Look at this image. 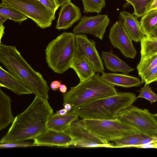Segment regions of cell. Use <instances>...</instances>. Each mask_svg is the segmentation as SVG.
I'll return each mask as SVG.
<instances>
[{"mask_svg": "<svg viewBox=\"0 0 157 157\" xmlns=\"http://www.w3.org/2000/svg\"><path fill=\"white\" fill-rule=\"evenodd\" d=\"M134 93L117 92L115 95L96 100L71 111L83 119H117L119 113L136 100Z\"/></svg>", "mask_w": 157, "mask_h": 157, "instance_id": "3957f363", "label": "cell"}, {"mask_svg": "<svg viewBox=\"0 0 157 157\" xmlns=\"http://www.w3.org/2000/svg\"><path fill=\"white\" fill-rule=\"evenodd\" d=\"M101 57L104 61L105 67L110 71L128 74L134 70L117 56L110 52L102 51L101 52Z\"/></svg>", "mask_w": 157, "mask_h": 157, "instance_id": "ac0fdd59", "label": "cell"}, {"mask_svg": "<svg viewBox=\"0 0 157 157\" xmlns=\"http://www.w3.org/2000/svg\"><path fill=\"white\" fill-rule=\"evenodd\" d=\"M140 22L145 35H152L157 27V10H153L145 13L141 17Z\"/></svg>", "mask_w": 157, "mask_h": 157, "instance_id": "603a6c76", "label": "cell"}, {"mask_svg": "<svg viewBox=\"0 0 157 157\" xmlns=\"http://www.w3.org/2000/svg\"><path fill=\"white\" fill-rule=\"evenodd\" d=\"M10 97L0 89V130L6 128L14 117L11 110Z\"/></svg>", "mask_w": 157, "mask_h": 157, "instance_id": "44dd1931", "label": "cell"}, {"mask_svg": "<svg viewBox=\"0 0 157 157\" xmlns=\"http://www.w3.org/2000/svg\"><path fill=\"white\" fill-rule=\"evenodd\" d=\"M63 107L68 112L70 111L71 110L72 108L71 105L69 103H67L64 105Z\"/></svg>", "mask_w": 157, "mask_h": 157, "instance_id": "f35d334b", "label": "cell"}, {"mask_svg": "<svg viewBox=\"0 0 157 157\" xmlns=\"http://www.w3.org/2000/svg\"><path fill=\"white\" fill-rule=\"evenodd\" d=\"M0 62L36 96L48 98L50 88L47 82L28 63L15 46L0 43Z\"/></svg>", "mask_w": 157, "mask_h": 157, "instance_id": "7a4b0ae2", "label": "cell"}, {"mask_svg": "<svg viewBox=\"0 0 157 157\" xmlns=\"http://www.w3.org/2000/svg\"></svg>", "mask_w": 157, "mask_h": 157, "instance_id": "bcb514c9", "label": "cell"}, {"mask_svg": "<svg viewBox=\"0 0 157 157\" xmlns=\"http://www.w3.org/2000/svg\"><path fill=\"white\" fill-rule=\"evenodd\" d=\"M127 3L124 7L131 5L134 9L133 14L137 18L141 17L154 0H124Z\"/></svg>", "mask_w": 157, "mask_h": 157, "instance_id": "cb8c5ba5", "label": "cell"}, {"mask_svg": "<svg viewBox=\"0 0 157 157\" xmlns=\"http://www.w3.org/2000/svg\"><path fill=\"white\" fill-rule=\"evenodd\" d=\"M109 37L113 46L119 49L125 57L132 59L135 57L136 50L122 21H117L113 24L110 29Z\"/></svg>", "mask_w": 157, "mask_h": 157, "instance_id": "30bf717a", "label": "cell"}, {"mask_svg": "<svg viewBox=\"0 0 157 157\" xmlns=\"http://www.w3.org/2000/svg\"><path fill=\"white\" fill-rule=\"evenodd\" d=\"M157 80V66L147 74L142 81L145 84H150Z\"/></svg>", "mask_w": 157, "mask_h": 157, "instance_id": "4dcf8cb0", "label": "cell"}, {"mask_svg": "<svg viewBox=\"0 0 157 157\" xmlns=\"http://www.w3.org/2000/svg\"><path fill=\"white\" fill-rule=\"evenodd\" d=\"M62 84L61 82L59 80H54L51 82L50 84L51 89L53 91H56Z\"/></svg>", "mask_w": 157, "mask_h": 157, "instance_id": "836d02e7", "label": "cell"}, {"mask_svg": "<svg viewBox=\"0 0 157 157\" xmlns=\"http://www.w3.org/2000/svg\"><path fill=\"white\" fill-rule=\"evenodd\" d=\"M86 127L99 138L109 142L126 136L141 134L136 128L118 119L109 120L83 119Z\"/></svg>", "mask_w": 157, "mask_h": 157, "instance_id": "8992f818", "label": "cell"}, {"mask_svg": "<svg viewBox=\"0 0 157 157\" xmlns=\"http://www.w3.org/2000/svg\"><path fill=\"white\" fill-rule=\"evenodd\" d=\"M154 10H157V0L153 1L146 10L145 13Z\"/></svg>", "mask_w": 157, "mask_h": 157, "instance_id": "d590c367", "label": "cell"}, {"mask_svg": "<svg viewBox=\"0 0 157 157\" xmlns=\"http://www.w3.org/2000/svg\"><path fill=\"white\" fill-rule=\"evenodd\" d=\"M118 119L137 129L141 134L157 137V122L154 115L147 109L132 105L118 113Z\"/></svg>", "mask_w": 157, "mask_h": 157, "instance_id": "ba28073f", "label": "cell"}, {"mask_svg": "<svg viewBox=\"0 0 157 157\" xmlns=\"http://www.w3.org/2000/svg\"><path fill=\"white\" fill-rule=\"evenodd\" d=\"M149 85L150 84H145L143 87L140 88V90L139 91L140 94L136 98L145 99L151 103H152L157 101V94L152 90Z\"/></svg>", "mask_w": 157, "mask_h": 157, "instance_id": "f1b7e54d", "label": "cell"}, {"mask_svg": "<svg viewBox=\"0 0 157 157\" xmlns=\"http://www.w3.org/2000/svg\"><path fill=\"white\" fill-rule=\"evenodd\" d=\"M110 21L109 18L106 14H98L94 16H84L73 31L76 34L86 33L101 40Z\"/></svg>", "mask_w": 157, "mask_h": 157, "instance_id": "8fae6325", "label": "cell"}, {"mask_svg": "<svg viewBox=\"0 0 157 157\" xmlns=\"http://www.w3.org/2000/svg\"><path fill=\"white\" fill-rule=\"evenodd\" d=\"M77 47L76 34L64 32L50 41L45 50V58L54 72L63 74L70 68Z\"/></svg>", "mask_w": 157, "mask_h": 157, "instance_id": "5b68a950", "label": "cell"}, {"mask_svg": "<svg viewBox=\"0 0 157 157\" xmlns=\"http://www.w3.org/2000/svg\"><path fill=\"white\" fill-rule=\"evenodd\" d=\"M154 117L155 119L156 120V121L157 122V113L154 114Z\"/></svg>", "mask_w": 157, "mask_h": 157, "instance_id": "ee69618b", "label": "cell"}, {"mask_svg": "<svg viewBox=\"0 0 157 157\" xmlns=\"http://www.w3.org/2000/svg\"><path fill=\"white\" fill-rule=\"evenodd\" d=\"M101 77L104 81L109 84L123 87L138 86L143 83L139 78L123 73L104 72Z\"/></svg>", "mask_w": 157, "mask_h": 157, "instance_id": "2e32d148", "label": "cell"}, {"mask_svg": "<svg viewBox=\"0 0 157 157\" xmlns=\"http://www.w3.org/2000/svg\"><path fill=\"white\" fill-rule=\"evenodd\" d=\"M78 117L71 111L64 115L53 113L48 119L47 128L58 131H65L72 122L78 120Z\"/></svg>", "mask_w": 157, "mask_h": 157, "instance_id": "d6986e66", "label": "cell"}, {"mask_svg": "<svg viewBox=\"0 0 157 157\" xmlns=\"http://www.w3.org/2000/svg\"><path fill=\"white\" fill-rule=\"evenodd\" d=\"M51 11L55 13L60 6L56 0H38Z\"/></svg>", "mask_w": 157, "mask_h": 157, "instance_id": "1f68e13d", "label": "cell"}, {"mask_svg": "<svg viewBox=\"0 0 157 157\" xmlns=\"http://www.w3.org/2000/svg\"><path fill=\"white\" fill-rule=\"evenodd\" d=\"M140 60L157 55V36H145L140 41Z\"/></svg>", "mask_w": 157, "mask_h": 157, "instance_id": "7402d4cb", "label": "cell"}, {"mask_svg": "<svg viewBox=\"0 0 157 157\" xmlns=\"http://www.w3.org/2000/svg\"><path fill=\"white\" fill-rule=\"evenodd\" d=\"M157 66V55L140 61L136 67L139 76L142 81L145 76Z\"/></svg>", "mask_w": 157, "mask_h": 157, "instance_id": "d4e9b609", "label": "cell"}, {"mask_svg": "<svg viewBox=\"0 0 157 157\" xmlns=\"http://www.w3.org/2000/svg\"><path fill=\"white\" fill-rule=\"evenodd\" d=\"M0 14L6 16L9 19L18 23H21L28 19L27 17L20 12L5 6L2 3L0 4Z\"/></svg>", "mask_w": 157, "mask_h": 157, "instance_id": "4316f807", "label": "cell"}, {"mask_svg": "<svg viewBox=\"0 0 157 157\" xmlns=\"http://www.w3.org/2000/svg\"><path fill=\"white\" fill-rule=\"evenodd\" d=\"M73 138L71 146L79 147L116 148L113 143L96 136L86 126L83 119L72 122L65 131Z\"/></svg>", "mask_w": 157, "mask_h": 157, "instance_id": "9c48e42d", "label": "cell"}, {"mask_svg": "<svg viewBox=\"0 0 157 157\" xmlns=\"http://www.w3.org/2000/svg\"><path fill=\"white\" fill-rule=\"evenodd\" d=\"M35 146L68 147L71 146L72 137L65 131L47 128L33 139Z\"/></svg>", "mask_w": 157, "mask_h": 157, "instance_id": "4fadbf2b", "label": "cell"}, {"mask_svg": "<svg viewBox=\"0 0 157 157\" xmlns=\"http://www.w3.org/2000/svg\"><path fill=\"white\" fill-rule=\"evenodd\" d=\"M61 6L56 28L58 30L67 29L80 20L81 12L80 8L71 2Z\"/></svg>", "mask_w": 157, "mask_h": 157, "instance_id": "5bb4252c", "label": "cell"}, {"mask_svg": "<svg viewBox=\"0 0 157 157\" xmlns=\"http://www.w3.org/2000/svg\"><path fill=\"white\" fill-rule=\"evenodd\" d=\"M5 27L3 24L0 25V43H1V39L4 34Z\"/></svg>", "mask_w": 157, "mask_h": 157, "instance_id": "8d00e7d4", "label": "cell"}, {"mask_svg": "<svg viewBox=\"0 0 157 157\" xmlns=\"http://www.w3.org/2000/svg\"><path fill=\"white\" fill-rule=\"evenodd\" d=\"M83 5V12L96 13H99L105 7V0H82Z\"/></svg>", "mask_w": 157, "mask_h": 157, "instance_id": "83f0119b", "label": "cell"}, {"mask_svg": "<svg viewBox=\"0 0 157 157\" xmlns=\"http://www.w3.org/2000/svg\"><path fill=\"white\" fill-rule=\"evenodd\" d=\"M70 68L75 72L80 82L89 79L96 73L92 63L86 59L82 58L75 57Z\"/></svg>", "mask_w": 157, "mask_h": 157, "instance_id": "ffe728a7", "label": "cell"}, {"mask_svg": "<svg viewBox=\"0 0 157 157\" xmlns=\"http://www.w3.org/2000/svg\"><path fill=\"white\" fill-rule=\"evenodd\" d=\"M148 137L142 134L129 136L114 141V145L116 148L134 147L140 141Z\"/></svg>", "mask_w": 157, "mask_h": 157, "instance_id": "484cf974", "label": "cell"}, {"mask_svg": "<svg viewBox=\"0 0 157 157\" xmlns=\"http://www.w3.org/2000/svg\"><path fill=\"white\" fill-rule=\"evenodd\" d=\"M56 1L60 6L66 3L71 2V0H56Z\"/></svg>", "mask_w": 157, "mask_h": 157, "instance_id": "b9f144b4", "label": "cell"}, {"mask_svg": "<svg viewBox=\"0 0 157 157\" xmlns=\"http://www.w3.org/2000/svg\"><path fill=\"white\" fill-rule=\"evenodd\" d=\"M76 37L77 47L75 57L86 59L93 65L96 73H104L103 62L96 48V42L84 34H76Z\"/></svg>", "mask_w": 157, "mask_h": 157, "instance_id": "7c38bea8", "label": "cell"}, {"mask_svg": "<svg viewBox=\"0 0 157 157\" xmlns=\"http://www.w3.org/2000/svg\"><path fill=\"white\" fill-rule=\"evenodd\" d=\"M119 14L123 21L125 29L132 41L140 42L145 35L137 17L133 14L125 11H121Z\"/></svg>", "mask_w": 157, "mask_h": 157, "instance_id": "e0dca14e", "label": "cell"}, {"mask_svg": "<svg viewBox=\"0 0 157 157\" xmlns=\"http://www.w3.org/2000/svg\"><path fill=\"white\" fill-rule=\"evenodd\" d=\"M117 92L114 86L104 81L99 73L89 79L71 87L63 94V104H70L71 111L99 99L116 94Z\"/></svg>", "mask_w": 157, "mask_h": 157, "instance_id": "277c9868", "label": "cell"}, {"mask_svg": "<svg viewBox=\"0 0 157 157\" xmlns=\"http://www.w3.org/2000/svg\"><path fill=\"white\" fill-rule=\"evenodd\" d=\"M0 86L9 89L18 95L33 94L23 82L1 66H0Z\"/></svg>", "mask_w": 157, "mask_h": 157, "instance_id": "9a60e30c", "label": "cell"}, {"mask_svg": "<svg viewBox=\"0 0 157 157\" xmlns=\"http://www.w3.org/2000/svg\"><path fill=\"white\" fill-rule=\"evenodd\" d=\"M157 141V137L149 136L140 141L134 146V147H137L140 145Z\"/></svg>", "mask_w": 157, "mask_h": 157, "instance_id": "d6a6232c", "label": "cell"}, {"mask_svg": "<svg viewBox=\"0 0 157 157\" xmlns=\"http://www.w3.org/2000/svg\"><path fill=\"white\" fill-rule=\"evenodd\" d=\"M68 111L65 109H61L59 110H57L56 113L61 115H64L66 114Z\"/></svg>", "mask_w": 157, "mask_h": 157, "instance_id": "ab89813d", "label": "cell"}, {"mask_svg": "<svg viewBox=\"0 0 157 157\" xmlns=\"http://www.w3.org/2000/svg\"><path fill=\"white\" fill-rule=\"evenodd\" d=\"M5 6L14 9L33 21L40 28L50 27L55 13L38 0H1Z\"/></svg>", "mask_w": 157, "mask_h": 157, "instance_id": "52a82bcc", "label": "cell"}, {"mask_svg": "<svg viewBox=\"0 0 157 157\" xmlns=\"http://www.w3.org/2000/svg\"><path fill=\"white\" fill-rule=\"evenodd\" d=\"M35 146L33 143L25 141L0 144L1 148H8L18 147H28Z\"/></svg>", "mask_w": 157, "mask_h": 157, "instance_id": "f546056e", "label": "cell"}, {"mask_svg": "<svg viewBox=\"0 0 157 157\" xmlns=\"http://www.w3.org/2000/svg\"><path fill=\"white\" fill-rule=\"evenodd\" d=\"M156 82H157V80H156Z\"/></svg>", "mask_w": 157, "mask_h": 157, "instance_id": "f6af8a7d", "label": "cell"}, {"mask_svg": "<svg viewBox=\"0 0 157 157\" xmlns=\"http://www.w3.org/2000/svg\"><path fill=\"white\" fill-rule=\"evenodd\" d=\"M53 110L48 99L36 96L23 112L16 116L0 144L33 139L47 128Z\"/></svg>", "mask_w": 157, "mask_h": 157, "instance_id": "6da1fadb", "label": "cell"}, {"mask_svg": "<svg viewBox=\"0 0 157 157\" xmlns=\"http://www.w3.org/2000/svg\"><path fill=\"white\" fill-rule=\"evenodd\" d=\"M59 91L61 93L64 94L67 92V88L66 85L62 84L59 88Z\"/></svg>", "mask_w": 157, "mask_h": 157, "instance_id": "74e56055", "label": "cell"}, {"mask_svg": "<svg viewBox=\"0 0 157 157\" xmlns=\"http://www.w3.org/2000/svg\"><path fill=\"white\" fill-rule=\"evenodd\" d=\"M8 19L7 17L0 14V25L3 24V23Z\"/></svg>", "mask_w": 157, "mask_h": 157, "instance_id": "60d3db41", "label": "cell"}, {"mask_svg": "<svg viewBox=\"0 0 157 157\" xmlns=\"http://www.w3.org/2000/svg\"><path fill=\"white\" fill-rule=\"evenodd\" d=\"M152 36H157V27L153 31Z\"/></svg>", "mask_w": 157, "mask_h": 157, "instance_id": "7bdbcfd3", "label": "cell"}, {"mask_svg": "<svg viewBox=\"0 0 157 157\" xmlns=\"http://www.w3.org/2000/svg\"><path fill=\"white\" fill-rule=\"evenodd\" d=\"M139 148H157V142L141 145L137 147Z\"/></svg>", "mask_w": 157, "mask_h": 157, "instance_id": "e575fe53", "label": "cell"}]
</instances>
